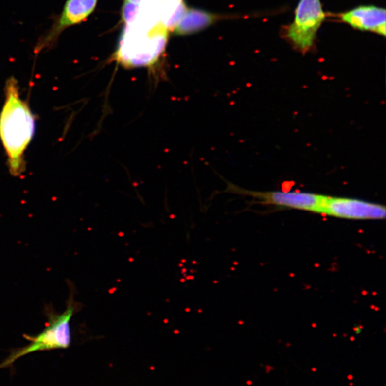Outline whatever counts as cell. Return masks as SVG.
Masks as SVG:
<instances>
[{
	"instance_id": "obj_12",
	"label": "cell",
	"mask_w": 386,
	"mask_h": 386,
	"mask_svg": "<svg viewBox=\"0 0 386 386\" xmlns=\"http://www.w3.org/2000/svg\"><path fill=\"white\" fill-rule=\"evenodd\" d=\"M126 1L133 3V4H140L144 0H126Z\"/></svg>"
},
{
	"instance_id": "obj_5",
	"label": "cell",
	"mask_w": 386,
	"mask_h": 386,
	"mask_svg": "<svg viewBox=\"0 0 386 386\" xmlns=\"http://www.w3.org/2000/svg\"><path fill=\"white\" fill-rule=\"evenodd\" d=\"M97 2L98 0H66L62 12L53 18L50 28L38 39L34 48L35 57L55 48L67 29L85 22L95 11Z\"/></svg>"
},
{
	"instance_id": "obj_3",
	"label": "cell",
	"mask_w": 386,
	"mask_h": 386,
	"mask_svg": "<svg viewBox=\"0 0 386 386\" xmlns=\"http://www.w3.org/2000/svg\"><path fill=\"white\" fill-rule=\"evenodd\" d=\"M69 298L67 300L66 308L62 314H58L50 305H45L44 312L47 323L42 332L35 336L24 335L28 344L19 349H13L10 355L0 363V370L11 367L17 361L33 352L67 349L72 343V329L70 322L73 316L80 309V304L74 300L73 285L70 286Z\"/></svg>"
},
{
	"instance_id": "obj_10",
	"label": "cell",
	"mask_w": 386,
	"mask_h": 386,
	"mask_svg": "<svg viewBox=\"0 0 386 386\" xmlns=\"http://www.w3.org/2000/svg\"><path fill=\"white\" fill-rule=\"evenodd\" d=\"M161 22L168 30H174L186 12L183 1H170L160 0Z\"/></svg>"
},
{
	"instance_id": "obj_11",
	"label": "cell",
	"mask_w": 386,
	"mask_h": 386,
	"mask_svg": "<svg viewBox=\"0 0 386 386\" xmlns=\"http://www.w3.org/2000/svg\"><path fill=\"white\" fill-rule=\"evenodd\" d=\"M140 4H133L125 1L123 7V19L126 25L133 23L138 15Z\"/></svg>"
},
{
	"instance_id": "obj_6",
	"label": "cell",
	"mask_w": 386,
	"mask_h": 386,
	"mask_svg": "<svg viewBox=\"0 0 386 386\" xmlns=\"http://www.w3.org/2000/svg\"><path fill=\"white\" fill-rule=\"evenodd\" d=\"M227 189L228 192L250 196L261 204L300 210L319 214L321 212L326 198V195L311 193L247 191L232 184H228Z\"/></svg>"
},
{
	"instance_id": "obj_1",
	"label": "cell",
	"mask_w": 386,
	"mask_h": 386,
	"mask_svg": "<svg viewBox=\"0 0 386 386\" xmlns=\"http://www.w3.org/2000/svg\"><path fill=\"white\" fill-rule=\"evenodd\" d=\"M35 130V118L19 95L18 81L10 77L5 85V102L0 113V139L8 158L9 171L19 177L25 170L24 154Z\"/></svg>"
},
{
	"instance_id": "obj_2",
	"label": "cell",
	"mask_w": 386,
	"mask_h": 386,
	"mask_svg": "<svg viewBox=\"0 0 386 386\" xmlns=\"http://www.w3.org/2000/svg\"><path fill=\"white\" fill-rule=\"evenodd\" d=\"M168 30L159 22L153 27L133 22L123 30L113 60L126 69H150L162 57Z\"/></svg>"
},
{
	"instance_id": "obj_9",
	"label": "cell",
	"mask_w": 386,
	"mask_h": 386,
	"mask_svg": "<svg viewBox=\"0 0 386 386\" xmlns=\"http://www.w3.org/2000/svg\"><path fill=\"white\" fill-rule=\"evenodd\" d=\"M219 19L220 16L211 12L199 9H188L173 31L178 35L194 34L212 25Z\"/></svg>"
},
{
	"instance_id": "obj_4",
	"label": "cell",
	"mask_w": 386,
	"mask_h": 386,
	"mask_svg": "<svg viewBox=\"0 0 386 386\" xmlns=\"http://www.w3.org/2000/svg\"><path fill=\"white\" fill-rule=\"evenodd\" d=\"M320 0H300L294 21L285 30V36L295 48L306 54L314 47L317 31L326 19Z\"/></svg>"
},
{
	"instance_id": "obj_8",
	"label": "cell",
	"mask_w": 386,
	"mask_h": 386,
	"mask_svg": "<svg viewBox=\"0 0 386 386\" xmlns=\"http://www.w3.org/2000/svg\"><path fill=\"white\" fill-rule=\"evenodd\" d=\"M341 20L352 28L386 36V10L373 5H362L341 14Z\"/></svg>"
},
{
	"instance_id": "obj_13",
	"label": "cell",
	"mask_w": 386,
	"mask_h": 386,
	"mask_svg": "<svg viewBox=\"0 0 386 386\" xmlns=\"http://www.w3.org/2000/svg\"><path fill=\"white\" fill-rule=\"evenodd\" d=\"M163 1H183V0H163Z\"/></svg>"
},
{
	"instance_id": "obj_7",
	"label": "cell",
	"mask_w": 386,
	"mask_h": 386,
	"mask_svg": "<svg viewBox=\"0 0 386 386\" xmlns=\"http://www.w3.org/2000/svg\"><path fill=\"white\" fill-rule=\"evenodd\" d=\"M320 214L347 220H383L386 209L384 205L358 199L326 196Z\"/></svg>"
}]
</instances>
